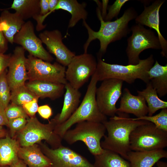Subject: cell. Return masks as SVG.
I'll return each instance as SVG.
<instances>
[{
    "instance_id": "6da1fadb",
    "label": "cell",
    "mask_w": 167,
    "mask_h": 167,
    "mask_svg": "<svg viewBox=\"0 0 167 167\" xmlns=\"http://www.w3.org/2000/svg\"><path fill=\"white\" fill-rule=\"evenodd\" d=\"M98 7L96 12L101 26L98 31L93 30L87 24L86 20L83 24L86 28L88 38L84 45V53H87L88 48L93 40L98 39L100 42V49L98 56L102 57L106 52L108 45L112 42L119 40L126 37L131 32L128 25L129 22L135 19L138 15L137 11L132 7L127 9L122 16L114 21H105L102 18L101 8V3L96 0Z\"/></svg>"
},
{
    "instance_id": "7a4b0ae2",
    "label": "cell",
    "mask_w": 167,
    "mask_h": 167,
    "mask_svg": "<svg viewBox=\"0 0 167 167\" xmlns=\"http://www.w3.org/2000/svg\"><path fill=\"white\" fill-rule=\"evenodd\" d=\"M118 116L110 117L109 120L102 123L107 134L101 141V148L115 152L127 160L130 149V136L137 126L149 122L143 120H133L128 114L117 112Z\"/></svg>"
},
{
    "instance_id": "3957f363",
    "label": "cell",
    "mask_w": 167,
    "mask_h": 167,
    "mask_svg": "<svg viewBox=\"0 0 167 167\" xmlns=\"http://www.w3.org/2000/svg\"><path fill=\"white\" fill-rule=\"evenodd\" d=\"M155 61L153 55L151 54L145 59H140L136 65H123L105 62L98 56L95 73L98 81L116 79L131 84L140 79L147 84L149 82L148 72Z\"/></svg>"
},
{
    "instance_id": "277c9868",
    "label": "cell",
    "mask_w": 167,
    "mask_h": 167,
    "mask_svg": "<svg viewBox=\"0 0 167 167\" xmlns=\"http://www.w3.org/2000/svg\"><path fill=\"white\" fill-rule=\"evenodd\" d=\"M98 82L95 73L92 77L86 93L78 108L67 120L56 126L54 132L62 139L65 132L78 122L88 121L103 123L107 120V116L100 111L96 102V93Z\"/></svg>"
},
{
    "instance_id": "5b68a950",
    "label": "cell",
    "mask_w": 167,
    "mask_h": 167,
    "mask_svg": "<svg viewBox=\"0 0 167 167\" xmlns=\"http://www.w3.org/2000/svg\"><path fill=\"white\" fill-rule=\"evenodd\" d=\"M106 131L102 123L84 121L77 123L74 129L67 130L62 139L71 145L78 141L83 142L94 156L101 154L104 151L101 146V139Z\"/></svg>"
},
{
    "instance_id": "8992f818",
    "label": "cell",
    "mask_w": 167,
    "mask_h": 167,
    "mask_svg": "<svg viewBox=\"0 0 167 167\" xmlns=\"http://www.w3.org/2000/svg\"><path fill=\"white\" fill-rule=\"evenodd\" d=\"M57 125L56 117L46 124L40 122L35 116L30 117L25 127L19 132V144L21 147L28 146L44 140L51 145L52 148H58L62 145V139L54 132Z\"/></svg>"
},
{
    "instance_id": "52a82bcc",
    "label": "cell",
    "mask_w": 167,
    "mask_h": 167,
    "mask_svg": "<svg viewBox=\"0 0 167 167\" xmlns=\"http://www.w3.org/2000/svg\"><path fill=\"white\" fill-rule=\"evenodd\" d=\"M129 140L131 151L163 149L167 146V131L149 122L136 127L131 133Z\"/></svg>"
},
{
    "instance_id": "ba28073f",
    "label": "cell",
    "mask_w": 167,
    "mask_h": 167,
    "mask_svg": "<svg viewBox=\"0 0 167 167\" xmlns=\"http://www.w3.org/2000/svg\"><path fill=\"white\" fill-rule=\"evenodd\" d=\"M130 29L132 34L127 39L126 50L128 65L138 64L140 59L139 54L145 49H161L159 38L151 29H146L143 26L136 24Z\"/></svg>"
},
{
    "instance_id": "9c48e42d",
    "label": "cell",
    "mask_w": 167,
    "mask_h": 167,
    "mask_svg": "<svg viewBox=\"0 0 167 167\" xmlns=\"http://www.w3.org/2000/svg\"><path fill=\"white\" fill-rule=\"evenodd\" d=\"M29 81L38 80L65 84L66 67L58 62L51 63L29 54L27 58Z\"/></svg>"
},
{
    "instance_id": "30bf717a",
    "label": "cell",
    "mask_w": 167,
    "mask_h": 167,
    "mask_svg": "<svg viewBox=\"0 0 167 167\" xmlns=\"http://www.w3.org/2000/svg\"><path fill=\"white\" fill-rule=\"evenodd\" d=\"M97 65L96 59L91 54L75 55L66 69V79L73 88L79 90L95 73Z\"/></svg>"
},
{
    "instance_id": "8fae6325",
    "label": "cell",
    "mask_w": 167,
    "mask_h": 167,
    "mask_svg": "<svg viewBox=\"0 0 167 167\" xmlns=\"http://www.w3.org/2000/svg\"><path fill=\"white\" fill-rule=\"evenodd\" d=\"M123 81L116 79H110L102 81L96 88V100L99 109L106 116L115 115L117 108L116 104L122 94Z\"/></svg>"
},
{
    "instance_id": "7c38bea8",
    "label": "cell",
    "mask_w": 167,
    "mask_h": 167,
    "mask_svg": "<svg viewBox=\"0 0 167 167\" xmlns=\"http://www.w3.org/2000/svg\"><path fill=\"white\" fill-rule=\"evenodd\" d=\"M13 43L21 45L29 54L50 62L54 58L44 48L42 42L36 35L33 24L31 21L25 22L13 38Z\"/></svg>"
},
{
    "instance_id": "4fadbf2b",
    "label": "cell",
    "mask_w": 167,
    "mask_h": 167,
    "mask_svg": "<svg viewBox=\"0 0 167 167\" xmlns=\"http://www.w3.org/2000/svg\"><path fill=\"white\" fill-rule=\"evenodd\" d=\"M42 149L51 161L49 167H95L84 156L68 147L62 145L53 149L42 144Z\"/></svg>"
},
{
    "instance_id": "5bb4252c",
    "label": "cell",
    "mask_w": 167,
    "mask_h": 167,
    "mask_svg": "<svg viewBox=\"0 0 167 167\" xmlns=\"http://www.w3.org/2000/svg\"><path fill=\"white\" fill-rule=\"evenodd\" d=\"M39 36L49 52L55 56L58 62L62 65L67 66L75 55L63 43L62 34L59 30H45Z\"/></svg>"
},
{
    "instance_id": "9a60e30c",
    "label": "cell",
    "mask_w": 167,
    "mask_h": 167,
    "mask_svg": "<svg viewBox=\"0 0 167 167\" xmlns=\"http://www.w3.org/2000/svg\"><path fill=\"white\" fill-rule=\"evenodd\" d=\"M25 49L21 46L16 47L11 54L7 73V81L11 91L25 84L28 80L27 58Z\"/></svg>"
},
{
    "instance_id": "2e32d148",
    "label": "cell",
    "mask_w": 167,
    "mask_h": 167,
    "mask_svg": "<svg viewBox=\"0 0 167 167\" xmlns=\"http://www.w3.org/2000/svg\"><path fill=\"white\" fill-rule=\"evenodd\" d=\"M165 0H156L149 6H144L142 13L135 19V23L142 26H146L156 32L161 46V54L167 58V41L161 34L160 30L159 11Z\"/></svg>"
},
{
    "instance_id": "e0dca14e",
    "label": "cell",
    "mask_w": 167,
    "mask_h": 167,
    "mask_svg": "<svg viewBox=\"0 0 167 167\" xmlns=\"http://www.w3.org/2000/svg\"><path fill=\"white\" fill-rule=\"evenodd\" d=\"M132 114L137 118L146 115L148 109L144 98L141 96L132 95L129 90L125 88L121 97L119 108L117 112Z\"/></svg>"
},
{
    "instance_id": "ac0fdd59",
    "label": "cell",
    "mask_w": 167,
    "mask_h": 167,
    "mask_svg": "<svg viewBox=\"0 0 167 167\" xmlns=\"http://www.w3.org/2000/svg\"><path fill=\"white\" fill-rule=\"evenodd\" d=\"M25 84L39 98H49L52 100L62 96L65 89V84L42 80L29 81Z\"/></svg>"
},
{
    "instance_id": "d6986e66",
    "label": "cell",
    "mask_w": 167,
    "mask_h": 167,
    "mask_svg": "<svg viewBox=\"0 0 167 167\" xmlns=\"http://www.w3.org/2000/svg\"><path fill=\"white\" fill-rule=\"evenodd\" d=\"M167 158V152L163 149L148 151H131L127 160L131 167H152L161 159Z\"/></svg>"
},
{
    "instance_id": "ffe728a7",
    "label": "cell",
    "mask_w": 167,
    "mask_h": 167,
    "mask_svg": "<svg viewBox=\"0 0 167 167\" xmlns=\"http://www.w3.org/2000/svg\"><path fill=\"white\" fill-rule=\"evenodd\" d=\"M66 92L61 111L55 116L58 125L67 120L78 108L81 93L78 89L73 88L67 82L65 84Z\"/></svg>"
},
{
    "instance_id": "44dd1931",
    "label": "cell",
    "mask_w": 167,
    "mask_h": 167,
    "mask_svg": "<svg viewBox=\"0 0 167 167\" xmlns=\"http://www.w3.org/2000/svg\"><path fill=\"white\" fill-rule=\"evenodd\" d=\"M25 22L18 13H11L5 10L2 12L0 16V30L7 41L12 44L14 36Z\"/></svg>"
},
{
    "instance_id": "7402d4cb",
    "label": "cell",
    "mask_w": 167,
    "mask_h": 167,
    "mask_svg": "<svg viewBox=\"0 0 167 167\" xmlns=\"http://www.w3.org/2000/svg\"><path fill=\"white\" fill-rule=\"evenodd\" d=\"M18 156L28 167H49L50 160L36 144L20 147Z\"/></svg>"
},
{
    "instance_id": "603a6c76",
    "label": "cell",
    "mask_w": 167,
    "mask_h": 167,
    "mask_svg": "<svg viewBox=\"0 0 167 167\" xmlns=\"http://www.w3.org/2000/svg\"><path fill=\"white\" fill-rule=\"evenodd\" d=\"M87 4L85 2L79 3L76 0H59L58 2L53 10L62 9L69 12L71 15L68 28L74 27L81 19L85 20L88 12L85 9Z\"/></svg>"
},
{
    "instance_id": "cb8c5ba5",
    "label": "cell",
    "mask_w": 167,
    "mask_h": 167,
    "mask_svg": "<svg viewBox=\"0 0 167 167\" xmlns=\"http://www.w3.org/2000/svg\"><path fill=\"white\" fill-rule=\"evenodd\" d=\"M149 81L156 90L158 96L167 94V64L162 66L157 60L148 72Z\"/></svg>"
},
{
    "instance_id": "d4e9b609",
    "label": "cell",
    "mask_w": 167,
    "mask_h": 167,
    "mask_svg": "<svg viewBox=\"0 0 167 167\" xmlns=\"http://www.w3.org/2000/svg\"><path fill=\"white\" fill-rule=\"evenodd\" d=\"M19 143L15 139L7 136L0 139V165L10 166L17 161Z\"/></svg>"
},
{
    "instance_id": "484cf974",
    "label": "cell",
    "mask_w": 167,
    "mask_h": 167,
    "mask_svg": "<svg viewBox=\"0 0 167 167\" xmlns=\"http://www.w3.org/2000/svg\"><path fill=\"white\" fill-rule=\"evenodd\" d=\"M138 95L142 96L147 104L148 116H151L160 109L167 108V102L160 99L156 90L149 81L142 91H137Z\"/></svg>"
},
{
    "instance_id": "4316f807",
    "label": "cell",
    "mask_w": 167,
    "mask_h": 167,
    "mask_svg": "<svg viewBox=\"0 0 167 167\" xmlns=\"http://www.w3.org/2000/svg\"><path fill=\"white\" fill-rule=\"evenodd\" d=\"M94 156L95 167H131L127 160L112 151L104 149L102 153Z\"/></svg>"
},
{
    "instance_id": "83f0119b",
    "label": "cell",
    "mask_w": 167,
    "mask_h": 167,
    "mask_svg": "<svg viewBox=\"0 0 167 167\" xmlns=\"http://www.w3.org/2000/svg\"><path fill=\"white\" fill-rule=\"evenodd\" d=\"M10 8L20 14L24 20L34 19L40 15V0H14Z\"/></svg>"
},
{
    "instance_id": "f1b7e54d",
    "label": "cell",
    "mask_w": 167,
    "mask_h": 167,
    "mask_svg": "<svg viewBox=\"0 0 167 167\" xmlns=\"http://www.w3.org/2000/svg\"><path fill=\"white\" fill-rule=\"evenodd\" d=\"M36 97H38L25 84L11 91L10 101L13 103L22 106Z\"/></svg>"
},
{
    "instance_id": "f546056e",
    "label": "cell",
    "mask_w": 167,
    "mask_h": 167,
    "mask_svg": "<svg viewBox=\"0 0 167 167\" xmlns=\"http://www.w3.org/2000/svg\"><path fill=\"white\" fill-rule=\"evenodd\" d=\"M131 118L133 120L149 122L159 129L167 131V108L162 109L158 113L155 115H145L139 118Z\"/></svg>"
},
{
    "instance_id": "4dcf8cb0",
    "label": "cell",
    "mask_w": 167,
    "mask_h": 167,
    "mask_svg": "<svg viewBox=\"0 0 167 167\" xmlns=\"http://www.w3.org/2000/svg\"><path fill=\"white\" fill-rule=\"evenodd\" d=\"M7 69L0 76V105L5 109L10 101L11 90L7 79Z\"/></svg>"
},
{
    "instance_id": "1f68e13d",
    "label": "cell",
    "mask_w": 167,
    "mask_h": 167,
    "mask_svg": "<svg viewBox=\"0 0 167 167\" xmlns=\"http://www.w3.org/2000/svg\"><path fill=\"white\" fill-rule=\"evenodd\" d=\"M5 111L8 121L18 118H27L28 117L22 106L12 103L8 105L5 109Z\"/></svg>"
},
{
    "instance_id": "d6a6232c",
    "label": "cell",
    "mask_w": 167,
    "mask_h": 167,
    "mask_svg": "<svg viewBox=\"0 0 167 167\" xmlns=\"http://www.w3.org/2000/svg\"><path fill=\"white\" fill-rule=\"evenodd\" d=\"M128 0H116L108 8V13L104 20L105 21H111L114 18L117 17L120 10Z\"/></svg>"
},
{
    "instance_id": "836d02e7",
    "label": "cell",
    "mask_w": 167,
    "mask_h": 167,
    "mask_svg": "<svg viewBox=\"0 0 167 167\" xmlns=\"http://www.w3.org/2000/svg\"><path fill=\"white\" fill-rule=\"evenodd\" d=\"M27 121L25 118H18L9 121L8 126L10 128L11 136L21 131L25 127Z\"/></svg>"
},
{
    "instance_id": "e575fe53",
    "label": "cell",
    "mask_w": 167,
    "mask_h": 167,
    "mask_svg": "<svg viewBox=\"0 0 167 167\" xmlns=\"http://www.w3.org/2000/svg\"><path fill=\"white\" fill-rule=\"evenodd\" d=\"M39 98V97H36L24 104L22 106L26 113L30 117H35L36 113L37 112L39 107L38 104Z\"/></svg>"
},
{
    "instance_id": "d590c367",
    "label": "cell",
    "mask_w": 167,
    "mask_h": 167,
    "mask_svg": "<svg viewBox=\"0 0 167 167\" xmlns=\"http://www.w3.org/2000/svg\"><path fill=\"white\" fill-rule=\"evenodd\" d=\"M37 112L39 115L45 119H49L53 114L52 109L48 105L39 107Z\"/></svg>"
},
{
    "instance_id": "8d00e7d4",
    "label": "cell",
    "mask_w": 167,
    "mask_h": 167,
    "mask_svg": "<svg viewBox=\"0 0 167 167\" xmlns=\"http://www.w3.org/2000/svg\"><path fill=\"white\" fill-rule=\"evenodd\" d=\"M11 55L0 53V76L8 67Z\"/></svg>"
},
{
    "instance_id": "74e56055",
    "label": "cell",
    "mask_w": 167,
    "mask_h": 167,
    "mask_svg": "<svg viewBox=\"0 0 167 167\" xmlns=\"http://www.w3.org/2000/svg\"><path fill=\"white\" fill-rule=\"evenodd\" d=\"M40 15L45 16L49 12L48 0H40Z\"/></svg>"
},
{
    "instance_id": "f35d334b",
    "label": "cell",
    "mask_w": 167,
    "mask_h": 167,
    "mask_svg": "<svg viewBox=\"0 0 167 167\" xmlns=\"http://www.w3.org/2000/svg\"><path fill=\"white\" fill-rule=\"evenodd\" d=\"M8 49V41L0 30V53L4 54Z\"/></svg>"
},
{
    "instance_id": "ab89813d",
    "label": "cell",
    "mask_w": 167,
    "mask_h": 167,
    "mask_svg": "<svg viewBox=\"0 0 167 167\" xmlns=\"http://www.w3.org/2000/svg\"><path fill=\"white\" fill-rule=\"evenodd\" d=\"M8 121L6 117L5 109L0 105V126H8Z\"/></svg>"
},
{
    "instance_id": "60d3db41",
    "label": "cell",
    "mask_w": 167,
    "mask_h": 167,
    "mask_svg": "<svg viewBox=\"0 0 167 167\" xmlns=\"http://www.w3.org/2000/svg\"><path fill=\"white\" fill-rule=\"evenodd\" d=\"M109 0H102L101 8V14L102 18L104 20L107 15V10Z\"/></svg>"
},
{
    "instance_id": "b9f144b4",
    "label": "cell",
    "mask_w": 167,
    "mask_h": 167,
    "mask_svg": "<svg viewBox=\"0 0 167 167\" xmlns=\"http://www.w3.org/2000/svg\"><path fill=\"white\" fill-rule=\"evenodd\" d=\"M9 166L10 167H27L26 164L22 160L19 159Z\"/></svg>"
},
{
    "instance_id": "7bdbcfd3",
    "label": "cell",
    "mask_w": 167,
    "mask_h": 167,
    "mask_svg": "<svg viewBox=\"0 0 167 167\" xmlns=\"http://www.w3.org/2000/svg\"><path fill=\"white\" fill-rule=\"evenodd\" d=\"M156 164L157 167H167V163L166 162L159 160Z\"/></svg>"
},
{
    "instance_id": "ee69618b",
    "label": "cell",
    "mask_w": 167,
    "mask_h": 167,
    "mask_svg": "<svg viewBox=\"0 0 167 167\" xmlns=\"http://www.w3.org/2000/svg\"><path fill=\"white\" fill-rule=\"evenodd\" d=\"M5 134V132L2 126H0V139L3 137Z\"/></svg>"
},
{
    "instance_id": "f6af8a7d",
    "label": "cell",
    "mask_w": 167,
    "mask_h": 167,
    "mask_svg": "<svg viewBox=\"0 0 167 167\" xmlns=\"http://www.w3.org/2000/svg\"><path fill=\"white\" fill-rule=\"evenodd\" d=\"M3 167H4V166H3Z\"/></svg>"
}]
</instances>
